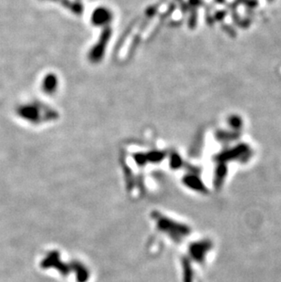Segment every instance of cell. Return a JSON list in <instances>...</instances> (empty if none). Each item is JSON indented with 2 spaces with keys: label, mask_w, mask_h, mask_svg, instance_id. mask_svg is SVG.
Segmentation results:
<instances>
[{
  "label": "cell",
  "mask_w": 281,
  "mask_h": 282,
  "mask_svg": "<svg viewBox=\"0 0 281 282\" xmlns=\"http://www.w3.org/2000/svg\"><path fill=\"white\" fill-rule=\"evenodd\" d=\"M56 79L53 77L46 78L45 83H44V88H45V92H51L56 89Z\"/></svg>",
  "instance_id": "obj_1"
},
{
  "label": "cell",
  "mask_w": 281,
  "mask_h": 282,
  "mask_svg": "<svg viewBox=\"0 0 281 282\" xmlns=\"http://www.w3.org/2000/svg\"><path fill=\"white\" fill-rule=\"evenodd\" d=\"M229 124L233 128H238L241 126V119L238 116H233L229 119Z\"/></svg>",
  "instance_id": "obj_2"
}]
</instances>
